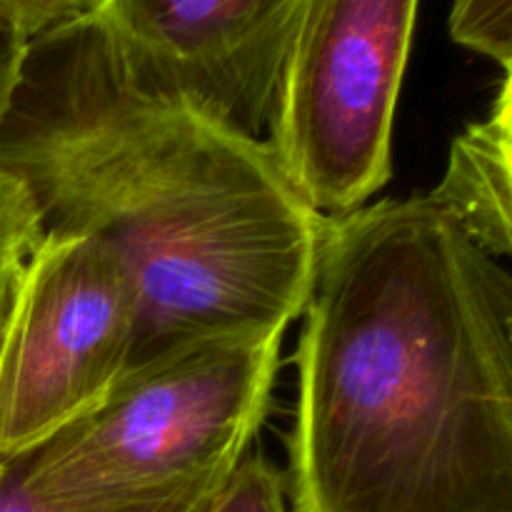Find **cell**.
Here are the masks:
<instances>
[{
  "instance_id": "15",
  "label": "cell",
  "mask_w": 512,
  "mask_h": 512,
  "mask_svg": "<svg viewBox=\"0 0 512 512\" xmlns=\"http://www.w3.org/2000/svg\"><path fill=\"white\" fill-rule=\"evenodd\" d=\"M503 70H505V78H503V83H500L498 93H500V95H508V98H512V63L505 65Z\"/></svg>"
},
{
  "instance_id": "4",
  "label": "cell",
  "mask_w": 512,
  "mask_h": 512,
  "mask_svg": "<svg viewBox=\"0 0 512 512\" xmlns=\"http://www.w3.org/2000/svg\"><path fill=\"white\" fill-rule=\"evenodd\" d=\"M420 0H308L265 140L310 208L343 218L393 173V125Z\"/></svg>"
},
{
  "instance_id": "6",
  "label": "cell",
  "mask_w": 512,
  "mask_h": 512,
  "mask_svg": "<svg viewBox=\"0 0 512 512\" xmlns=\"http://www.w3.org/2000/svg\"><path fill=\"white\" fill-rule=\"evenodd\" d=\"M308 0H98L93 18L148 93L265 138Z\"/></svg>"
},
{
  "instance_id": "11",
  "label": "cell",
  "mask_w": 512,
  "mask_h": 512,
  "mask_svg": "<svg viewBox=\"0 0 512 512\" xmlns=\"http://www.w3.org/2000/svg\"><path fill=\"white\" fill-rule=\"evenodd\" d=\"M205 512H288L285 475L263 453L245 455Z\"/></svg>"
},
{
  "instance_id": "7",
  "label": "cell",
  "mask_w": 512,
  "mask_h": 512,
  "mask_svg": "<svg viewBox=\"0 0 512 512\" xmlns=\"http://www.w3.org/2000/svg\"><path fill=\"white\" fill-rule=\"evenodd\" d=\"M430 193L458 213L465 228L495 258H512V180L458 138L443 180Z\"/></svg>"
},
{
  "instance_id": "5",
  "label": "cell",
  "mask_w": 512,
  "mask_h": 512,
  "mask_svg": "<svg viewBox=\"0 0 512 512\" xmlns=\"http://www.w3.org/2000/svg\"><path fill=\"white\" fill-rule=\"evenodd\" d=\"M140 298L105 243L45 233L0 343V463L103 405L133 360Z\"/></svg>"
},
{
  "instance_id": "2",
  "label": "cell",
  "mask_w": 512,
  "mask_h": 512,
  "mask_svg": "<svg viewBox=\"0 0 512 512\" xmlns=\"http://www.w3.org/2000/svg\"><path fill=\"white\" fill-rule=\"evenodd\" d=\"M0 165L45 233L100 240L128 268L130 365L215 335L285 333L303 313L328 218L268 140L133 83L93 13L28 43Z\"/></svg>"
},
{
  "instance_id": "10",
  "label": "cell",
  "mask_w": 512,
  "mask_h": 512,
  "mask_svg": "<svg viewBox=\"0 0 512 512\" xmlns=\"http://www.w3.org/2000/svg\"><path fill=\"white\" fill-rule=\"evenodd\" d=\"M450 38L505 68L512 63V0H455Z\"/></svg>"
},
{
  "instance_id": "12",
  "label": "cell",
  "mask_w": 512,
  "mask_h": 512,
  "mask_svg": "<svg viewBox=\"0 0 512 512\" xmlns=\"http://www.w3.org/2000/svg\"><path fill=\"white\" fill-rule=\"evenodd\" d=\"M98 0H0V25L33 40L58 25L93 13Z\"/></svg>"
},
{
  "instance_id": "14",
  "label": "cell",
  "mask_w": 512,
  "mask_h": 512,
  "mask_svg": "<svg viewBox=\"0 0 512 512\" xmlns=\"http://www.w3.org/2000/svg\"><path fill=\"white\" fill-rule=\"evenodd\" d=\"M28 43L30 40H25L23 35L13 33L10 28L0 25V123H3L15 88H18L20 68H23Z\"/></svg>"
},
{
  "instance_id": "3",
  "label": "cell",
  "mask_w": 512,
  "mask_h": 512,
  "mask_svg": "<svg viewBox=\"0 0 512 512\" xmlns=\"http://www.w3.org/2000/svg\"><path fill=\"white\" fill-rule=\"evenodd\" d=\"M283 335H215L130 365L100 408L8 463L25 488L65 503L228 478L268 415Z\"/></svg>"
},
{
  "instance_id": "9",
  "label": "cell",
  "mask_w": 512,
  "mask_h": 512,
  "mask_svg": "<svg viewBox=\"0 0 512 512\" xmlns=\"http://www.w3.org/2000/svg\"><path fill=\"white\" fill-rule=\"evenodd\" d=\"M233 475V473H230ZM228 475V478H230ZM228 478H213L195 483L190 488L153 495L143 500L123 503H65L45 498L25 488L23 480L10 463H0V512H205Z\"/></svg>"
},
{
  "instance_id": "1",
  "label": "cell",
  "mask_w": 512,
  "mask_h": 512,
  "mask_svg": "<svg viewBox=\"0 0 512 512\" xmlns=\"http://www.w3.org/2000/svg\"><path fill=\"white\" fill-rule=\"evenodd\" d=\"M300 318L295 512H512V273L453 208L328 218Z\"/></svg>"
},
{
  "instance_id": "8",
  "label": "cell",
  "mask_w": 512,
  "mask_h": 512,
  "mask_svg": "<svg viewBox=\"0 0 512 512\" xmlns=\"http://www.w3.org/2000/svg\"><path fill=\"white\" fill-rule=\"evenodd\" d=\"M43 235V223L28 190L0 165V343H3L28 260Z\"/></svg>"
},
{
  "instance_id": "13",
  "label": "cell",
  "mask_w": 512,
  "mask_h": 512,
  "mask_svg": "<svg viewBox=\"0 0 512 512\" xmlns=\"http://www.w3.org/2000/svg\"><path fill=\"white\" fill-rule=\"evenodd\" d=\"M458 140L512 180V98L498 93L488 118L468 125Z\"/></svg>"
}]
</instances>
